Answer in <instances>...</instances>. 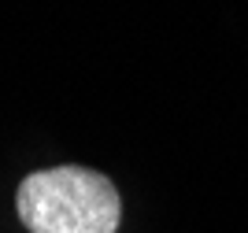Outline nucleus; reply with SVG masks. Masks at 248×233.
<instances>
[{
    "instance_id": "obj_1",
    "label": "nucleus",
    "mask_w": 248,
    "mask_h": 233,
    "mask_svg": "<svg viewBox=\"0 0 248 233\" xmlns=\"http://www.w3.org/2000/svg\"><path fill=\"white\" fill-rule=\"evenodd\" d=\"M15 207L30 233H115L123 218L119 189L89 167L33 171L19 185Z\"/></svg>"
}]
</instances>
